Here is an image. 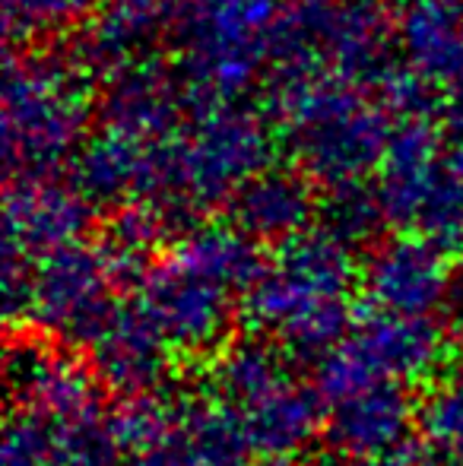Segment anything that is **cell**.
<instances>
[{"label": "cell", "instance_id": "1", "mask_svg": "<svg viewBox=\"0 0 463 466\" xmlns=\"http://www.w3.org/2000/svg\"><path fill=\"white\" fill-rule=\"evenodd\" d=\"M4 466H124L117 410L93 369L48 343L10 352Z\"/></svg>", "mask_w": 463, "mask_h": 466}, {"label": "cell", "instance_id": "2", "mask_svg": "<svg viewBox=\"0 0 463 466\" xmlns=\"http://www.w3.org/2000/svg\"><path fill=\"white\" fill-rule=\"evenodd\" d=\"M204 393L232 425L247 457L264 466L292 463L324 429L317 384L305 380L292 359L264 339L226 346Z\"/></svg>", "mask_w": 463, "mask_h": 466}, {"label": "cell", "instance_id": "3", "mask_svg": "<svg viewBox=\"0 0 463 466\" xmlns=\"http://www.w3.org/2000/svg\"><path fill=\"white\" fill-rule=\"evenodd\" d=\"M247 318L264 343L289 359L321 362L356 327L349 270L334 254H292L257 277L247 295Z\"/></svg>", "mask_w": 463, "mask_h": 466}, {"label": "cell", "instance_id": "4", "mask_svg": "<svg viewBox=\"0 0 463 466\" xmlns=\"http://www.w3.org/2000/svg\"><path fill=\"white\" fill-rule=\"evenodd\" d=\"M245 286V267L232 254H185L175 264L149 273L136 308L181 356H206L226 350L232 330L235 295Z\"/></svg>", "mask_w": 463, "mask_h": 466}, {"label": "cell", "instance_id": "5", "mask_svg": "<svg viewBox=\"0 0 463 466\" xmlns=\"http://www.w3.org/2000/svg\"><path fill=\"white\" fill-rule=\"evenodd\" d=\"M448 359V330L438 320L371 314L349 330L334 352L317 362V393L324 403L371 384L416 387Z\"/></svg>", "mask_w": 463, "mask_h": 466}, {"label": "cell", "instance_id": "6", "mask_svg": "<svg viewBox=\"0 0 463 466\" xmlns=\"http://www.w3.org/2000/svg\"><path fill=\"white\" fill-rule=\"evenodd\" d=\"M124 466H247V451L206 393L143 397L117 410Z\"/></svg>", "mask_w": 463, "mask_h": 466}, {"label": "cell", "instance_id": "7", "mask_svg": "<svg viewBox=\"0 0 463 466\" xmlns=\"http://www.w3.org/2000/svg\"><path fill=\"white\" fill-rule=\"evenodd\" d=\"M419 425L407 387L371 384L324 403V431L334 454L349 466H371L407 448V435Z\"/></svg>", "mask_w": 463, "mask_h": 466}, {"label": "cell", "instance_id": "8", "mask_svg": "<svg viewBox=\"0 0 463 466\" xmlns=\"http://www.w3.org/2000/svg\"><path fill=\"white\" fill-rule=\"evenodd\" d=\"M86 352L99 384L127 400L156 397L178 362L136 305L115 308L112 318L86 343Z\"/></svg>", "mask_w": 463, "mask_h": 466}, {"label": "cell", "instance_id": "9", "mask_svg": "<svg viewBox=\"0 0 463 466\" xmlns=\"http://www.w3.org/2000/svg\"><path fill=\"white\" fill-rule=\"evenodd\" d=\"M108 282L89 264H61L32 282L23 295V314L38 333L57 343H83L112 318Z\"/></svg>", "mask_w": 463, "mask_h": 466}, {"label": "cell", "instance_id": "10", "mask_svg": "<svg viewBox=\"0 0 463 466\" xmlns=\"http://www.w3.org/2000/svg\"><path fill=\"white\" fill-rule=\"evenodd\" d=\"M371 314L426 320L448 299V273L422 251H390L365 282Z\"/></svg>", "mask_w": 463, "mask_h": 466}, {"label": "cell", "instance_id": "11", "mask_svg": "<svg viewBox=\"0 0 463 466\" xmlns=\"http://www.w3.org/2000/svg\"><path fill=\"white\" fill-rule=\"evenodd\" d=\"M419 429L428 448L463 466V384L438 387L419 406Z\"/></svg>", "mask_w": 463, "mask_h": 466}, {"label": "cell", "instance_id": "12", "mask_svg": "<svg viewBox=\"0 0 463 466\" xmlns=\"http://www.w3.org/2000/svg\"><path fill=\"white\" fill-rule=\"evenodd\" d=\"M371 466H458L451 463L445 454H438L435 448H428V444H407V448L394 451L390 457H384V461L371 463Z\"/></svg>", "mask_w": 463, "mask_h": 466}, {"label": "cell", "instance_id": "13", "mask_svg": "<svg viewBox=\"0 0 463 466\" xmlns=\"http://www.w3.org/2000/svg\"><path fill=\"white\" fill-rule=\"evenodd\" d=\"M273 466H292V463H273Z\"/></svg>", "mask_w": 463, "mask_h": 466}]
</instances>
